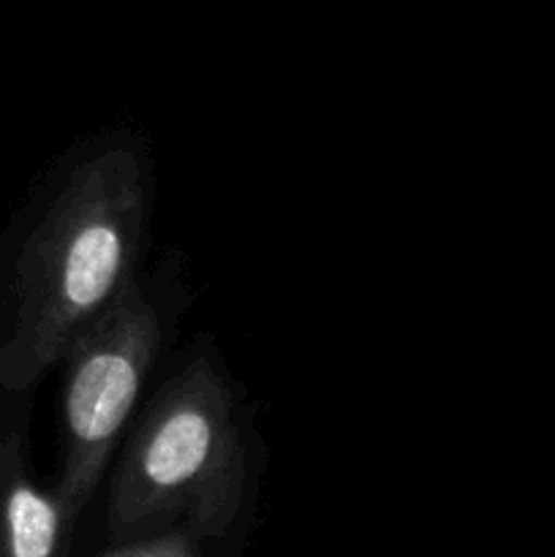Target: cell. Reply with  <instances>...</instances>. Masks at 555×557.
I'll return each instance as SVG.
<instances>
[{
	"label": "cell",
	"instance_id": "obj_3",
	"mask_svg": "<svg viewBox=\"0 0 555 557\" xmlns=\"http://www.w3.org/2000/svg\"><path fill=\"white\" fill-rule=\"evenodd\" d=\"M177 299L169 286L161 294L156 281L147 286L136 277L63 357V457L58 495L74 517L90 504L123 446L147 379L177 321Z\"/></svg>",
	"mask_w": 555,
	"mask_h": 557
},
{
	"label": "cell",
	"instance_id": "obj_1",
	"mask_svg": "<svg viewBox=\"0 0 555 557\" xmlns=\"http://www.w3.org/2000/svg\"><path fill=\"white\" fill-rule=\"evenodd\" d=\"M150 172L136 147H101L74 166L16 267L20 310L0 351V384L22 389L63 362L139 277Z\"/></svg>",
	"mask_w": 555,
	"mask_h": 557
},
{
	"label": "cell",
	"instance_id": "obj_2",
	"mask_svg": "<svg viewBox=\"0 0 555 557\" xmlns=\"http://www.w3.org/2000/svg\"><path fill=\"white\" fill-rule=\"evenodd\" d=\"M239 389L205 343L150 397L118 451L107 500L112 542L183 528L201 542L234 528L250 493Z\"/></svg>",
	"mask_w": 555,
	"mask_h": 557
},
{
	"label": "cell",
	"instance_id": "obj_5",
	"mask_svg": "<svg viewBox=\"0 0 555 557\" xmlns=\"http://www.w3.org/2000/svg\"><path fill=\"white\" fill-rule=\"evenodd\" d=\"M201 544L205 542L190 531L172 528V531L147 533V536L114 542L112 549H107V553L98 557H205L201 555Z\"/></svg>",
	"mask_w": 555,
	"mask_h": 557
},
{
	"label": "cell",
	"instance_id": "obj_4",
	"mask_svg": "<svg viewBox=\"0 0 555 557\" xmlns=\"http://www.w3.org/2000/svg\"><path fill=\"white\" fill-rule=\"evenodd\" d=\"M76 517L27 476L20 446L0 444V557H65Z\"/></svg>",
	"mask_w": 555,
	"mask_h": 557
}]
</instances>
